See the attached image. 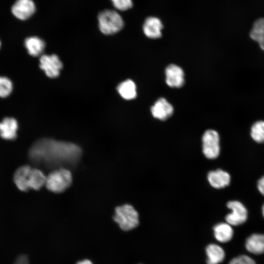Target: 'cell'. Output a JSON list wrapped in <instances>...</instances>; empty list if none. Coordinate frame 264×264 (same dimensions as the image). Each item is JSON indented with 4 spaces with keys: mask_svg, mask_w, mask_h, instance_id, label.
Listing matches in <instances>:
<instances>
[{
    "mask_svg": "<svg viewBox=\"0 0 264 264\" xmlns=\"http://www.w3.org/2000/svg\"><path fill=\"white\" fill-rule=\"evenodd\" d=\"M163 27L159 19L155 17H149L145 20L142 29L145 35L148 38L157 39L162 36Z\"/></svg>",
    "mask_w": 264,
    "mask_h": 264,
    "instance_id": "cell-10",
    "label": "cell"
},
{
    "mask_svg": "<svg viewBox=\"0 0 264 264\" xmlns=\"http://www.w3.org/2000/svg\"><path fill=\"white\" fill-rule=\"evenodd\" d=\"M245 247L248 251L254 254L264 252V235L253 234L246 240Z\"/></svg>",
    "mask_w": 264,
    "mask_h": 264,
    "instance_id": "cell-14",
    "label": "cell"
},
{
    "mask_svg": "<svg viewBox=\"0 0 264 264\" xmlns=\"http://www.w3.org/2000/svg\"><path fill=\"white\" fill-rule=\"evenodd\" d=\"M98 25L100 32L104 35H111L121 31L124 26L123 19L116 11L105 9L98 15Z\"/></svg>",
    "mask_w": 264,
    "mask_h": 264,
    "instance_id": "cell-2",
    "label": "cell"
},
{
    "mask_svg": "<svg viewBox=\"0 0 264 264\" xmlns=\"http://www.w3.org/2000/svg\"><path fill=\"white\" fill-rule=\"evenodd\" d=\"M214 236L220 242L230 241L233 236V230L227 222H221L216 224L213 228Z\"/></svg>",
    "mask_w": 264,
    "mask_h": 264,
    "instance_id": "cell-16",
    "label": "cell"
},
{
    "mask_svg": "<svg viewBox=\"0 0 264 264\" xmlns=\"http://www.w3.org/2000/svg\"><path fill=\"white\" fill-rule=\"evenodd\" d=\"M18 129V122L14 118L5 117L0 122V136L3 139H15Z\"/></svg>",
    "mask_w": 264,
    "mask_h": 264,
    "instance_id": "cell-12",
    "label": "cell"
},
{
    "mask_svg": "<svg viewBox=\"0 0 264 264\" xmlns=\"http://www.w3.org/2000/svg\"><path fill=\"white\" fill-rule=\"evenodd\" d=\"M207 178L210 185L217 189L223 188L228 186L231 180L230 175L220 169L209 172Z\"/></svg>",
    "mask_w": 264,
    "mask_h": 264,
    "instance_id": "cell-13",
    "label": "cell"
},
{
    "mask_svg": "<svg viewBox=\"0 0 264 264\" xmlns=\"http://www.w3.org/2000/svg\"><path fill=\"white\" fill-rule=\"evenodd\" d=\"M113 7L118 11H124L133 6L132 0H110Z\"/></svg>",
    "mask_w": 264,
    "mask_h": 264,
    "instance_id": "cell-24",
    "label": "cell"
},
{
    "mask_svg": "<svg viewBox=\"0 0 264 264\" xmlns=\"http://www.w3.org/2000/svg\"><path fill=\"white\" fill-rule=\"evenodd\" d=\"M262 213H263V216L264 217V204L262 207Z\"/></svg>",
    "mask_w": 264,
    "mask_h": 264,
    "instance_id": "cell-29",
    "label": "cell"
},
{
    "mask_svg": "<svg viewBox=\"0 0 264 264\" xmlns=\"http://www.w3.org/2000/svg\"><path fill=\"white\" fill-rule=\"evenodd\" d=\"M0 46H1V43H0Z\"/></svg>",
    "mask_w": 264,
    "mask_h": 264,
    "instance_id": "cell-30",
    "label": "cell"
},
{
    "mask_svg": "<svg viewBox=\"0 0 264 264\" xmlns=\"http://www.w3.org/2000/svg\"><path fill=\"white\" fill-rule=\"evenodd\" d=\"M40 67L47 76L55 78L59 75L63 64L57 55L44 54L40 58Z\"/></svg>",
    "mask_w": 264,
    "mask_h": 264,
    "instance_id": "cell-7",
    "label": "cell"
},
{
    "mask_svg": "<svg viewBox=\"0 0 264 264\" xmlns=\"http://www.w3.org/2000/svg\"><path fill=\"white\" fill-rule=\"evenodd\" d=\"M151 110L154 118L165 120L172 115L174 109L165 98H160L152 107Z\"/></svg>",
    "mask_w": 264,
    "mask_h": 264,
    "instance_id": "cell-11",
    "label": "cell"
},
{
    "mask_svg": "<svg viewBox=\"0 0 264 264\" xmlns=\"http://www.w3.org/2000/svg\"><path fill=\"white\" fill-rule=\"evenodd\" d=\"M72 181V176L69 169L59 168L52 170L46 176L45 185L49 191L60 193L67 189Z\"/></svg>",
    "mask_w": 264,
    "mask_h": 264,
    "instance_id": "cell-3",
    "label": "cell"
},
{
    "mask_svg": "<svg viewBox=\"0 0 264 264\" xmlns=\"http://www.w3.org/2000/svg\"><path fill=\"white\" fill-rule=\"evenodd\" d=\"M24 46L30 55L37 57L42 54L45 44L42 39L33 36L28 37L25 40Z\"/></svg>",
    "mask_w": 264,
    "mask_h": 264,
    "instance_id": "cell-15",
    "label": "cell"
},
{
    "mask_svg": "<svg viewBox=\"0 0 264 264\" xmlns=\"http://www.w3.org/2000/svg\"><path fill=\"white\" fill-rule=\"evenodd\" d=\"M13 89L11 81L7 77L0 76V97L4 98L9 96Z\"/></svg>",
    "mask_w": 264,
    "mask_h": 264,
    "instance_id": "cell-23",
    "label": "cell"
},
{
    "mask_svg": "<svg viewBox=\"0 0 264 264\" xmlns=\"http://www.w3.org/2000/svg\"><path fill=\"white\" fill-rule=\"evenodd\" d=\"M76 264H93L92 262L88 260H84L78 262Z\"/></svg>",
    "mask_w": 264,
    "mask_h": 264,
    "instance_id": "cell-28",
    "label": "cell"
},
{
    "mask_svg": "<svg viewBox=\"0 0 264 264\" xmlns=\"http://www.w3.org/2000/svg\"><path fill=\"white\" fill-rule=\"evenodd\" d=\"M113 219L124 231L131 230L139 224L137 212L132 206L128 204L116 207Z\"/></svg>",
    "mask_w": 264,
    "mask_h": 264,
    "instance_id": "cell-4",
    "label": "cell"
},
{
    "mask_svg": "<svg viewBox=\"0 0 264 264\" xmlns=\"http://www.w3.org/2000/svg\"><path fill=\"white\" fill-rule=\"evenodd\" d=\"M227 206L232 212L225 217L226 222L231 225L237 226L244 223L247 219V211L241 202L237 200L230 201Z\"/></svg>",
    "mask_w": 264,
    "mask_h": 264,
    "instance_id": "cell-6",
    "label": "cell"
},
{
    "mask_svg": "<svg viewBox=\"0 0 264 264\" xmlns=\"http://www.w3.org/2000/svg\"><path fill=\"white\" fill-rule=\"evenodd\" d=\"M28 158L35 165L52 171L59 168H74L82 155L77 145L51 138L36 141L28 151Z\"/></svg>",
    "mask_w": 264,
    "mask_h": 264,
    "instance_id": "cell-1",
    "label": "cell"
},
{
    "mask_svg": "<svg viewBox=\"0 0 264 264\" xmlns=\"http://www.w3.org/2000/svg\"><path fill=\"white\" fill-rule=\"evenodd\" d=\"M203 153L208 159L216 158L220 154V137L213 130L206 131L202 137Z\"/></svg>",
    "mask_w": 264,
    "mask_h": 264,
    "instance_id": "cell-5",
    "label": "cell"
},
{
    "mask_svg": "<svg viewBox=\"0 0 264 264\" xmlns=\"http://www.w3.org/2000/svg\"><path fill=\"white\" fill-rule=\"evenodd\" d=\"M117 90L120 95L126 100L132 99L136 96L135 84L131 80L120 83L117 87Z\"/></svg>",
    "mask_w": 264,
    "mask_h": 264,
    "instance_id": "cell-21",
    "label": "cell"
},
{
    "mask_svg": "<svg viewBox=\"0 0 264 264\" xmlns=\"http://www.w3.org/2000/svg\"><path fill=\"white\" fill-rule=\"evenodd\" d=\"M228 264H256V263L249 256L240 255L232 259Z\"/></svg>",
    "mask_w": 264,
    "mask_h": 264,
    "instance_id": "cell-25",
    "label": "cell"
},
{
    "mask_svg": "<svg viewBox=\"0 0 264 264\" xmlns=\"http://www.w3.org/2000/svg\"><path fill=\"white\" fill-rule=\"evenodd\" d=\"M46 176L41 170L31 168L28 176L29 189L39 190L45 184Z\"/></svg>",
    "mask_w": 264,
    "mask_h": 264,
    "instance_id": "cell-19",
    "label": "cell"
},
{
    "mask_svg": "<svg viewBox=\"0 0 264 264\" xmlns=\"http://www.w3.org/2000/svg\"><path fill=\"white\" fill-rule=\"evenodd\" d=\"M207 257V264H219L222 262L225 257L223 249L216 244L208 245L205 249Z\"/></svg>",
    "mask_w": 264,
    "mask_h": 264,
    "instance_id": "cell-18",
    "label": "cell"
},
{
    "mask_svg": "<svg viewBox=\"0 0 264 264\" xmlns=\"http://www.w3.org/2000/svg\"><path fill=\"white\" fill-rule=\"evenodd\" d=\"M252 139L257 143H264V121H258L254 123L251 129Z\"/></svg>",
    "mask_w": 264,
    "mask_h": 264,
    "instance_id": "cell-22",
    "label": "cell"
},
{
    "mask_svg": "<svg viewBox=\"0 0 264 264\" xmlns=\"http://www.w3.org/2000/svg\"><path fill=\"white\" fill-rule=\"evenodd\" d=\"M35 11L36 6L32 0H17L11 8L14 16L23 21L31 17Z\"/></svg>",
    "mask_w": 264,
    "mask_h": 264,
    "instance_id": "cell-8",
    "label": "cell"
},
{
    "mask_svg": "<svg viewBox=\"0 0 264 264\" xmlns=\"http://www.w3.org/2000/svg\"><path fill=\"white\" fill-rule=\"evenodd\" d=\"M31 168L28 165H24L19 168L14 175V181L18 188L22 191H27L29 188L27 178Z\"/></svg>",
    "mask_w": 264,
    "mask_h": 264,
    "instance_id": "cell-17",
    "label": "cell"
},
{
    "mask_svg": "<svg viewBox=\"0 0 264 264\" xmlns=\"http://www.w3.org/2000/svg\"><path fill=\"white\" fill-rule=\"evenodd\" d=\"M13 264H29V261L26 255L19 256Z\"/></svg>",
    "mask_w": 264,
    "mask_h": 264,
    "instance_id": "cell-26",
    "label": "cell"
},
{
    "mask_svg": "<svg viewBox=\"0 0 264 264\" xmlns=\"http://www.w3.org/2000/svg\"><path fill=\"white\" fill-rule=\"evenodd\" d=\"M250 37L258 42L261 48L264 51V18H260L254 22Z\"/></svg>",
    "mask_w": 264,
    "mask_h": 264,
    "instance_id": "cell-20",
    "label": "cell"
},
{
    "mask_svg": "<svg viewBox=\"0 0 264 264\" xmlns=\"http://www.w3.org/2000/svg\"><path fill=\"white\" fill-rule=\"evenodd\" d=\"M166 82L172 88H180L184 83V74L179 66L171 64L165 69Z\"/></svg>",
    "mask_w": 264,
    "mask_h": 264,
    "instance_id": "cell-9",
    "label": "cell"
},
{
    "mask_svg": "<svg viewBox=\"0 0 264 264\" xmlns=\"http://www.w3.org/2000/svg\"><path fill=\"white\" fill-rule=\"evenodd\" d=\"M257 188L261 194L264 196V176L258 181Z\"/></svg>",
    "mask_w": 264,
    "mask_h": 264,
    "instance_id": "cell-27",
    "label": "cell"
}]
</instances>
